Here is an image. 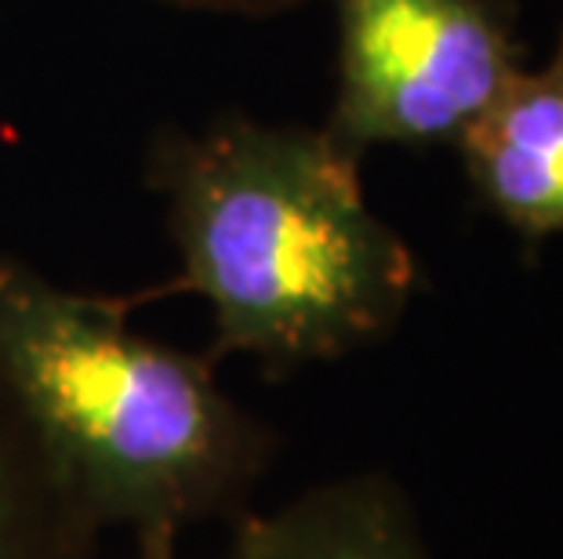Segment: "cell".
I'll list each match as a JSON object with an SVG mask.
<instances>
[{
	"mask_svg": "<svg viewBox=\"0 0 563 559\" xmlns=\"http://www.w3.org/2000/svg\"><path fill=\"white\" fill-rule=\"evenodd\" d=\"M339 91L328 135L371 146H454L523 69L517 0H334Z\"/></svg>",
	"mask_w": 563,
	"mask_h": 559,
	"instance_id": "3957f363",
	"label": "cell"
},
{
	"mask_svg": "<svg viewBox=\"0 0 563 559\" xmlns=\"http://www.w3.org/2000/svg\"><path fill=\"white\" fill-rule=\"evenodd\" d=\"M0 382L106 527L233 523L280 436L214 382L208 356L128 331L113 302L0 255Z\"/></svg>",
	"mask_w": 563,
	"mask_h": 559,
	"instance_id": "7a4b0ae2",
	"label": "cell"
},
{
	"mask_svg": "<svg viewBox=\"0 0 563 559\" xmlns=\"http://www.w3.org/2000/svg\"><path fill=\"white\" fill-rule=\"evenodd\" d=\"M102 523L0 382V559H95Z\"/></svg>",
	"mask_w": 563,
	"mask_h": 559,
	"instance_id": "8992f818",
	"label": "cell"
},
{
	"mask_svg": "<svg viewBox=\"0 0 563 559\" xmlns=\"http://www.w3.org/2000/svg\"><path fill=\"white\" fill-rule=\"evenodd\" d=\"M186 288L211 305L214 356L284 374L389 338L418 291L404 236L371 211L361 157L328 131L247 116L153 153Z\"/></svg>",
	"mask_w": 563,
	"mask_h": 559,
	"instance_id": "6da1fadb",
	"label": "cell"
},
{
	"mask_svg": "<svg viewBox=\"0 0 563 559\" xmlns=\"http://www.w3.org/2000/svg\"><path fill=\"white\" fill-rule=\"evenodd\" d=\"M219 559H433L422 523L389 472H350L309 487L273 513L230 523Z\"/></svg>",
	"mask_w": 563,
	"mask_h": 559,
	"instance_id": "5b68a950",
	"label": "cell"
},
{
	"mask_svg": "<svg viewBox=\"0 0 563 559\" xmlns=\"http://www.w3.org/2000/svg\"><path fill=\"white\" fill-rule=\"evenodd\" d=\"M131 559H178V534L172 530H142L135 534Z\"/></svg>",
	"mask_w": 563,
	"mask_h": 559,
	"instance_id": "ba28073f",
	"label": "cell"
},
{
	"mask_svg": "<svg viewBox=\"0 0 563 559\" xmlns=\"http://www.w3.org/2000/svg\"><path fill=\"white\" fill-rule=\"evenodd\" d=\"M175 8H194V11H236V15H266V11H284L302 0H164Z\"/></svg>",
	"mask_w": 563,
	"mask_h": 559,
	"instance_id": "52a82bcc",
	"label": "cell"
},
{
	"mask_svg": "<svg viewBox=\"0 0 563 559\" xmlns=\"http://www.w3.org/2000/svg\"><path fill=\"white\" fill-rule=\"evenodd\" d=\"M473 197L527 247L563 236V30L454 142Z\"/></svg>",
	"mask_w": 563,
	"mask_h": 559,
	"instance_id": "277c9868",
	"label": "cell"
}]
</instances>
